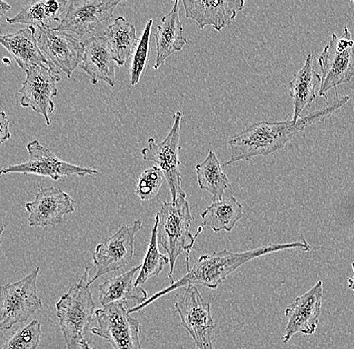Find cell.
<instances>
[{"mask_svg": "<svg viewBox=\"0 0 354 349\" xmlns=\"http://www.w3.org/2000/svg\"><path fill=\"white\" fill-rule=\"evenodd\" d=\"M348 101V96L342 97L324 109L312 113L309 116L302 117L298 121H261L254 123L227 141L231 149V158L225 162V165L241 160H249L256 156H268L283 149L298 133L304 131L310 126L326 120Z\"/></svg>", "mask_w": 354, "mask_h": 349, "instance_id": "6da1fadb", "label": "cell"}, {"mask_svg": "<svg viewBox=\"0 0 354 349\" xmlns=\"http://www.w3.org/2000/svg\"><path fill=\"white\" fill-rule=\"evenodd\" d=\"M156 216L158 218V242L169 258L168 279L172 284L177 258L183 253H187V269L190 270V253L203 227H199L196 235H192L190 225L194 218L187 198L183 196L177 198L176 202H162Z\"/></svg>", "mask_w": 354, "mask_h": 349, "instance_id": "7a4b0ae2", "label": "cell"}, {"mask_svg": "<svg viewBox=\"0 0 354 349\" xmlns=\"http://www.w3.org/2000/svg\"><path fill=\"white\" fill-rule=\"evenodd\" d=\"M88 272L90 268L87 267L80 281L71 287L55 305L66 349H81V343L86 339L88 327L96 313V306L88 284Z\"/></svg>", "mask_w": 354, "mask_h": 349, "instance_id": "3957f363", "label": "cell"}, {"mask_svg": "<svg viewBox=\"0 0 354 349\" xmlns=\"http://www.w3.org/2000/svg\"><path fill=\"white\" fill-rule=\"evenodd\" d=\"M37 267L24 279L0 288V329L10 330L15 324L28 321L43 307L37 292Z\"/></svg>", "mask_w": 354, "mask_h": 349, "instance_id": "277c9868", "label": "cell"}, {"mask_svg": "<svg viewBox=\"0 0 354 349\" xmlns=\"http://www.w3.org/2000/svg\"><path fill=\"white\" fill-rule=\"evenodd\" d=\"M321 70L319 96L348 83L354 76V41L348 28L344 26L342 37L332 34L331 41L318 57Z\"/></svg>", "mask_w": 354, "mask_h": 349, "instance_id": "5b68a950", "label": "cell"}, {"mask_svg": "<svg viewBox=\"0 0 354 349\" xmlns=\"http://www.w3.org/2000/svg\"><path fill=\"white\" fill-rule=\"evenodd\" d=\"M183 117V113L176 112L174 116V124L165 140L160 144H157L154 138H149L147 140V147L144 148L141 152L144 160L154 163L162 170L171 194L172 202H176L180 196L187 198V194L181 187L183 178L179 160V141Z\"/></svg>", "mask_w": 354, "mask_h": 349, "instance_id": "8992f818", "label": "cell"}, {"mask_svg": "<svg viewBox=\"0 0 354 349\" xmlns=\"http://www.w3.org/2000/svg\"><path fill=\"white\" fill-rule=\"evenodd\" d=\"M128 310L122 303L97 309L95 317L98 326L92 328L93 334L107 340L112 349H143L139 338L140 323Z\"/></svg>", "mask_w": 354, "mask_h": 349, "instance_id": "52a82bcc", "label": "cell"}, {"mask_svg": "<svg viewBox=\"0 0 354 349\" xmlns=\"http://www.w3.org/2000/svg\"><path fill=\"white\" fill-rule=\"evenodd\" d=\"M176 310L181 324L187 329L198 348L214 349V321L212 306L203 299L194 285H188L180 299L176 301Z\"/></svg>", "mask_w": 354, "mask_h": 349, "instance_id": "ba28073f", "label": "cell"}, {"mask_svg": "<svg viewBox=\"0 0 354 349\" xmlns=\"http://www.w3.org/2000/svg\"><path fill=\"white\" fill-rule=\"evenodd\" d=\"M30 158L26 162L21 164L11 165L6 169H1L2 176L10 173L35 174V176H44L57 181L64 176H80L84 178L87 176L98 174L96 169H87V167H77L71 164L57 158L54 152L41 144L39 140H32L28 143V147Z\"/></svg>", "mask_w": 354, "mask_h": 349, "instance_id": "9c48e42d", "label": "cell"}, {"mask_svg": "<svg viewBox=\"0 0 354 349\" xmlns=\"http://www.w3.org/2000/svg\"><path fill=\"white\" fill-rule=\"evenodd\" d=\"M141 229L142 222L135 220L131 225H123L114 235L105 238L96 247L93 262L97 267V273L88 284H92L105 274L120 270L131 262L134 257L135 237Z\"/></svg>", "mask_w": 354, "mask_h": 349, "instance_id": "30bf717a", "label": "cell"}, {"mask_svg": "<svg viewBox=\"0 0 354 349\" xmlns=\"http://www.w3.org/2000/svg\"><path fill=\"white\" fill-rule=\"evenodd\" d=\"M39 48L52 64L55 74L65 73L68 79L83 61L85 46L68 32H57L50 24L39 28Z\"/></svg>", "mask_w": 354, "mask_h": 349, "instance_id": "8fae6325", "label": "cell"}, {"mask_svg": "<svg viewBox=\"0 0 354 349\" xmlns=\"http://www.w3.org/2000/svg\"><path fill=\"white\" fill-rule=\"evenodd\" d=\"M26 81L19 91L22 96L21 105L43 115L46 124L50 126V114L55 111L53 98L57 97L59 93L57 83L61 81V77L43 67L26 68Z\"/></svg>", "mask_w": 354, "mask_h": 349, "instance_id": "7c38bea8", "label": "cell"}, {"mask_svg": "<svg viewBox=\"0 0 354 349\" xmlns=\"http://www.w3.org/2000/svg\"><path fill=\"white\" fill-rule=\"evenodd\" d=\"M120 2L121 0H74L55 30L71 32L80 37L90 34L100 24L112 19L115 8Z\"/></svg>", "mask_w": 354, "mask_h": 349, "instance_id": "4fadbf2b", "label": "cell"}, {"mask_svg": "<svg viewBox=\"0 0 354 349\" xmlns=\"http://www.w3.org/2000/svg\"><path fill=\"white\" fill-rule=\"evenodd\" d=\"M323 299V282L318 281L310 290L296 298L285 310L288 318L282 340L287 343L296 333L312 335L317 329Z\"/></svg>", "mask_w": 354, "mask_h": 349, "instance_id": "5bb4252c", "label": "cell"}, {"mask_svg": "<svg viewBox=\"0 0 354 349\" xmlns=\"http://www.w3.org/2000/svg\"><path fill=\"white\" fill-rule=\"evenodd\" d=\"M32 227H55L64 216L74 213L75 202L70 194L55 187L39 189L35 200L26 205Z\"/></svg>", "mask_w": 354, "mask_h": 349, "instance_id": "9a60e30c", "label": "cell"}, {"mask_svg": "<svg viewBox=\"0 0 354 349\" xmlns=\"http://www.w3.org/2000/svg\"><path fill=\"white\" fill-rule=\"evenodd\" d=\"M185 17L194 19L199 28L212 26L221 32L242 12L243 0H183Z\"/></svg>", "mask_w": 354, "mask_h": 349, "instance_id": "2e32d148", "label": "cell"}, {"mask_svg": "<svg viewBox=\"0 0 354 349\" xmlns=\"http://www.w3.org/2000/svg\"><path fill=\"white\" fill-rule=\"evenodd\" d=\"M84 46L85 53L80 67L90 77L91 83L97 85L102 81L110 87H115L117 63L105 37L92 35L86 39Z\"/></svg>", "mask_w": 354, "mask_h": 349, "instance_id": "e0dca14e", "label": "cell"}, {"mask_svg": "<svg viewBox=\"0 0 354 349\" xmlns=\"http://www.w3.org/2000/svg\"><path fill=\"white\" fill-rule=\"evenodd\" d=\"M0 44L6 48L22 70H26L30 67H43L54 72L52 64L39 48V41L35 37V26L22 28L15 34L1 35Z\"/></svg>", "mask_w": 354, "mask_h": 349, "instance_id": "ac0fdd59", "label": "cell"}, {"mask_svg": "<svg viewBox=\"0 0 354 349\" xmlns=\"http://www.w3.org/2000/svg\"><path fill=\"white\" fill-rule=\"evenodd\" d=\"M140 269L141 266L135 267L102 283L99 286V301L102 306L112 303H122L127 306L128 303H132L133 307H138L145 303L149 299L147 292L133 282L135 274Z\"/></svg>", "mask_w": 354, "mask_h": 349, "instance_id": "d6986e66", "label": "cell"}, {"mask_svg": "<svg viewBox=\"0 0 354 349\" xmlns=\"http://www.w3.org/2000/svg\"><path fill=\"white\" fill-rule=\"evenodd\" d=\"M156 45V59L152 68L158 70L165 65L166 59L172 54L180 52L187 45V39L183 35V26L179 17L178 1L174 2V8L161 19L154 35Z\"/></svg>", "mask_w": 354, "mask_h": 349, "instance_id": "ffe728a7", "label": "cell"}, {"mask_svg": "<svg viewBox=\"0 0 354 349\" xmlns=\"http://www.w3.org/2000/svg\"><path fill=\"white\" fill-rule=\"evenodd\" d=\"M313 56L308 54L304 65L299 70L290 82L289 94L293 101V119L298 121L302 118L301 114L307 106L311 105L316 98V87L321 85V76L314 70L312 66Z\"/></svg>", "mask_w": 354, "mask_h": 349, "instance_id": "44dd1931", "label": "cell"}, {"mask_svg": "<svg viewBox=\"0 0 354 349\" xmlns=\"http://www.w3.org/2000/svg\"><path fill=\"white\" fill-rule=\"evenodd\" d=\"M104 37L109 46L118 67H123L126 61L136 50L139 41L134 24L128 23L123 17H117L114 23L105 30Z\"/></svg>", "mask_w": 354, "mask_h": 349, "instance_id": "7402d4cb", "label": "cell"}, {"mask_svg": "<svg viewBox=\"0 0 354 349\" xmlns=\"http://www.w3.org/2000/svg\"><path fill=\"white\" fill-rule=\"evenodd\" d=\"M243 207L234 196L221 202H214L201 214V227L212 229L214 233L232 232L243 218Z\"/></svg>", "mask_w": 354, "mask_h": 349, "instance_id": "603a6c76", "label": "cell"}, {"mask_svg": "<svg viewBox=\"0 0 354 349\" xmlns=\"http://www.w3.org/2000/svg\"><path fill=\"white\" fill-rule=\"evenodd\" d=\"M196 171L199 187L212 194V202L223 200V194L230 185L229 178L212 150L203 162L196 165Z\"/></svg>", "mask_w": 354, "mask_h": 349, "instance_id": "cb8c5ba5", "label": "cell"}, {"mask_svg": "<svg viewBox=\"0 0 354 349\" xmlns=\"http://www.w3.org/2000/svg\"><path fill=\"white\" fill-rule=\"evenodd\" d=\"M71 2L61 0H43L35 1L22 8L15 17L6 19L10 24H30V26H41L52 21H59V15L65 12Z\"/></svg>", "mask_w": 354, "mask_h": 349, "instance_id": "d4e9b609", "label": "cell"}, {"mask_svg": "<svg viewBox=\"0 0 354 349\" xmlns=\"http://www.w3.org/2000/svg\"><path fill=\"white\" fill-rule=\"evenodd\" d=\"M158 244V218L155 216V223L152 227L151 237H150L147 252H146L142 264L140 265L141 269L138 276L135 280V284L137 286H140L147 282L150 278L160 274L166 265L169 264L170 261L168 256L163 255L159 252Z\"/></svg>", "mask_w": 354, "mask_h": 349, "instance_id": "484cf974", "label": "cell"}, {"mask_svg": "<svg viewBox=\"0 0 354 349\" xmlns=\"http://www.w3.org/2000/svg\"><path fill=\"white\" fill-rule=\"evenodd\" d=\"M41 337V324L32 320L28 326L15 331L3 344L2 349H37Z\"/></svg>", "mask_w": 354, "mask_h": 349, "instance_id": "4316f807", "label": "cell"}, {"mask_svg": "<svg viewBox=\"0 0 354 349\" xmlns=\"http://www.w3.org/2000/svg\"><path fill=\"white\" fill-rule=\"evenodd\" d=\"M165 174L158 167L146 169L139 176L135 194L139 196L141 202H149L153 200L158 194L159 189L162 187Z\"/></svg>", "mask_w": 354, "mask_h": 349, "instance_id": "83f0119b", "label": "cell"}, {"mask_svg": "<svg viewBox=\"0 0 354 349\" xmlns=\"http://www.w3.org/2000/svg\"><path fill=\"white\" fill-rule=\"evenodd\" d=\"M152 24H153V19H150L146 24L140 41H139L138 46H137L136 50H135L134 57H133L131 70H130L132 87L139 83L144 68L147 65Z\"/></svg>", "mask_w": 354, "mask_h": 349, "instance_id": "f1b7e54d", "label": "cell"}, {"mask_svg": "<svg viewBox=\"0 0 354 349\" xmlns=\"http://www.w3.org/2000/svg\"><path fill=\"white\" fill-rule=\"evenodd\" d=\"M0 143L3 144L6 140L11 138L10 132V121L6 118V112L2 111L0 113Z\"/></svg>", "mask_w": 354, "mask_h": 349, "instance_id": "f546056e", "label": "cell"}, {"mask_svg": "<svg viewBox=\"0 0 354 349\" xmlns=\"http://www.w3.org/2000/svg\"><path fill=\"white\" fill-rule=\"evenodd\" d=\"M11 6L10 4L4 2L3 0H0V15L3 17L4 13L10 12Z\"/></svg>", "mask_w": 354, "mask_h": 349, "instance_id": "4dcf8cb0", "label": "cell"}, {"mask_svg": "<svg viewBox=\"0 0 354 349\" xmlns=\"http://www.w3.org/2000/svg\"><path fill=\"white\" fill-rule=\"evenodd\" d=\"M351 266H353V270L354 273V263H353V265H351ZM347 284H348L349 288H351V290H353L354 292V276L353 278H351V279H348V281H347Z\"/></svg>", "mask_w": 354, "mask_h": 349, "instance_id": "1f68e13d", "label": "cell"}, {"mask_svg": "<svg viewBox=\"0 0 354 349\" xmlns=\"http://www.w3.org/2000/svg\"><path fill=\"white\" fill-rule=\"evenodd\" d=\"M81 349H93L92 346H90V343L87 341V340H83V342L81 343Z\"/></svg>", "mask_w": 354, "mask_h": 349, "instance_id": "d6a6232c", "label": "cell"}, {"mask_svg": "<svg viewBox=\"0 0 354 349\" xmlns=\"http://www.w3.org/2000/svg\"><path fill=\"white\" fill-rule=\"evenodd\" d=\"M3 62H4V63L6 64V65H10V59H3Z\"/></svg>", "mask_w": 354, "mask_h": 349, "instance_id": "836d02e7", "label": "cell"}, {"mask_svg": "<svg viewBox=\"0 0 354 349\" xmlns=\"http://www.w3.org/2000/svg\"><path fill=\"white\" fill-rule=\"evenodd\" d=\"M351 4H354V1H351Z\"/></svg>", "mask_w": 354, "mask_h": 349, "instance_id": "e575fe53", "label": "cell"}]
</instances>
